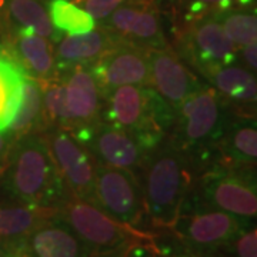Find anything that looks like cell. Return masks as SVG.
Returning a JSON list of instances; mask_svg holds the SVG:
<instances>
[{"mask_svg":"<svg viewBox=\"0 0 257 257\" xmlns=\"http://www.w3.org/2000/svg\"><path fill=\"white\" fill-rule=\"evenodd\" d=\"M213 163L257 167V119L234 116L213 152Z\"/></svg>","mask_w":257,"mask_h":257,"instance_id":"ffe728a7","label":"cell"},{"mask_svg":"<svg viewBox=\"0 0 257 257\" xmlns=\"http://www.w3.org/2000/svg\"><path fill=\"white\" fill-rule=\"evenodd\" d=\"M214 16L239 49L257 43V10L234 9L216 13Z\"/></svg>","mask_w":257,"mask_h":257,"instance_id":"4316f807","label":"cell"},{"mask_svg":"<svg viewBox=\"0 0 257 257\" xmlns=\"http://www.w3.org/2000/svg\"><path fill=\"white\" fill-rule=\"evenodd\" d=\"M72 2L83 10H86L94 20L100 22L127 0H72Z\"/></svg>","mask_w":257,"mask_h":257,"instance_id":"f1b7e54d","label":"cell"},{"mask_svg":"<svg viewBox=\"0 0 257 257\" xmlns=\"http://www.w3.org/2000/svg\"><path fill=\"white\" fill-rule=\"evenodd\" d=\"M26 73L10 60H0V130L9 127L18 110Z\"/></svg>","mask_w":257,"mask_h":257,"instance_id":"d4e9b609","label":"cell"},{"mask_svg":"<svg viewBox=\"0 0 257 257\" xmlns=\"http://www.w3.org/2000/svg\"><path fill=\"white\" fill-rule=\"evenodd\" d=\"M69 132L90 152L96 163L127 169L138 175L150 153L128 132L103 119Z\"/></svg>","mask_w":257,"mask_h":257,"instance_id":"30bf717a","label":"cell"},{"mask_svg":"<svg viewBox=\"0 0 257 257\" xmlns=\"http://www.w3.org/2000/svg\"><path fill=\"white\" fill-rule=\"evenodd\" d=\"M202 173L200 165L169 138L149 153L139 177L152 226L172 229Z\"/></svg>","mask_w":257,"mask_h":257,"instance_id":"6da1fadb","label":"cell"},{"mask_svg":"<svg viewBox=\"0 0 257 257\" xmlns=\"http://www.w3.org/2000/svg\"><path fill=\"white\" fill-rule=\"evenodd\" d=\"M0 60H10V62H13V57L10 55L9 49L5 46V43L2 40H0Z\"/></svg>","mask_w":257,"mask_h":257,"instance_id":"836d02e7","label":"cell"},{"mask_svg":"<svg viewBox=\"0 0 257 257\" xmlns=\"http://www.w3.org/2000/svg\"><path fill=\"white\" fill-rule=\"evenodd\" d=\"M0 251L19 257H92L93 253L64 221L49 219L26 236L0 243Z\"/></svg>","mask_w":257,"mask_h":257,"instance_id":"5bb4252c","label":"cell"},{"mask_svg":"<svg viewBox=\"0 0 257 257\" xmlns=\"http://www.w3.org/2000/svg\"><path fill=\"white\" fill-rule=\"evenodd\" d=\"M248 224L250 220L227 211L194 204L190 211L180 213L169 231H173L186 248L204 254L220 251Z\"/></svg>","mask_w":257,"mask_h":257,"instance_id":"ba28073f","label":"cell"},{"mask_svg":"<svg viewBox=\"0 0 257 257\" xmlns=\"http://www.w3.org/2000/svg\"><path fill=\"white\" fill-rule=\"evenodd\" d=\"M132 246H133V244H130V246H123V247H119V248H114V250L104 251V253H96V254H93L92 257H126L128 248L132 247Z\"/></svg>","mask_w":257,"mask_h":257,"instance_id":"d6a6232c","label":"cell"},{"mask_svg":"<svg viewBox=\"0 0 257 257\" xmlns=\"http://www.w3.org/2000/svg\"><path fill=\"white\" fill-rule=\"evenodd\" d=\"M63 177L72 197L94 204L96 160L67 128H49L40 133Z\"/></svg>","mask_w":257,"mask_h":257,"instance_id":"8fae6325","label":"cell"},{"mask_svg":"<svg viewBox=\"0 0 257 257\" xmlns=\"http://www.w3.org/2000/svg\"><path fill=\"white\" fill-rule=\"evenodd\" d=\"M15 138L10 135L8 130H0V170L5 165L6 159L9 156L10 149L13 146Z\"/></svg>","mask_w":257,"mask_h":257,"instance_id":"1f68e13d","label":"cell"},{"mask_svg":"<svg viewBox=\"0 0 257 257\" xmlns=\"http://www.w3.org/2000/svg\"><path fill=\"white\" fill-rule=\"evenodd\" d=\"M0 35H2V25H0ZM2 40V39H0Z\"/></svg>","mask_w":257,"mask_h":257,"instance_id":"f35d334b","label":"cell"},{"mask_svg":"<svg viewBox=\"0 0 257 257\" xmlns=\"http://www.w3.org/2000/svg\"><path fill=\"white\" fill-rule=\"evenodd\" d=\"M221 251L229 257H257V226L244 227Z\"/></svg>","mask_w":257,"mask_h":257,"instance_id":"83f0119b","label":"cell"},{"mask_svg":"<svg viewBox=\"0 0 257 257\" xmlns=\"http://www.w3.org/2000/svg\"><path fill=\"white\" fill-rule=\"evenodd\" d=\"M99 26L149 50L170 46L162 29L156 0H127L100 20Z\"/></svg>","mask_w":257,"mask_h":257,"instance_id":"4fadbf2b","label":"cell"},{"mask_svg":"<svg viewBox=\"0 0 257 257\" xmlns=\"http://www.w3.org/2000/svg\"><path fill=\"white\" fill-rule=\"evenodd\" d=\"M56 217L73 230L93 254L153 240L146 231L114 220L96 204L76 197L64 200L57 207Z\"/></svg>","mask_w":257,"mask_h":257,"instance_id":"52a82bcc","label":"cell"},{"mask_svg":"<svg viewBox=\"0 0 257 257\" xmlns=\"http://www.w3.org/2000/svg\"><path fill=\"white\" fill-rule=\"evenodd\" d=\"M43 119V84L40 80L25 76L19 107L9 127L6 128L15 140L30 133H40Z\"/></svg>","mask_w":257,"mask_h":257,"instance_id":"603a6c76","label":"cell"},{"mask_svg":"<svg viewBox=\"0 0 257 257\" xmlns=\"http://www.w3.org/2000/svg\"><path fill=\"white\" fill-rule=\"evenodd\" d=\"M49 13L55 28L67 35H82L96 28V20L70 0H50Z\"/></svg>","mask_w":257,"mask_h":257,"instance_id":"484cf974","label":"cell"},{"mask_svg":"<svg viewBox=\"0 0 257 257\" xmlns=\"http://www.w3.org/2000/svg\"><path fill=\"white\" fill-rule=\"evenodd\" d=\"M0 257H19V256H15V254H10V253H3V251H0Z\"/></svg>","mask_w":257,"mask_h":257,"instance_id":"8d00e7d4","label":"cell"},{"mask_svg":"<svg viewBox=\"0 0 257 257\" xmlns=\"http://www.w3.org/2000/svg\"><path fill=\"white\" fill-rule=\"evenodd\" d=\"M156 2H160V0H156Z\"/></svg>","mask_w":257,"mask_h":257,"instance_id":"ab89813d","label":"cell"},{"mask_svg":"<svg viewBox=\"0 0 257 257\" xmlns=\"http://www.w3.org/2000/svg\"><path fill=\"white\" fill-rule=\"evenodd\" d=\"M175 52L206 79L234 64L239 57V47L230 40L214 15L176 26Z\"/></svg>","mask_w":257,"mask_h":257,"instance_id":"8992f818","label":"cell"},{"mask_svg":"<svg viewBox=\"0 0 257 257\" xmlns=\"http://www.w3.org/2000/svg\"><path fill=\"white\" fill-rule=\"evenodd\" d=\"M43 84V119L40 133L49 128L62 127L72 130L74 126L72 113L67 107L66 87L60 79L42 82Z\"/></svg>","mask_w":257,"mask_h":257,"instance_id":"cb8c5ba5","label":"cell"},{"mask_svg":"<svg viewBox=\"0 0 257 257\" xmlns=\"http://www.w3.org/2000/svg\"><path fill=\"white\" fill-rule=\"evenodd\" d=\"M5 46L9 49L13 62L28 76L40 82L59 79L55 49L49 39L22 29L8 39Z\"/></svg>","mask_w":257,"mask_h":257,"instance_id":"e0dca14e","label":"cell"},{"mask_svg":"<svg viewBox=\"0 0 257 257\" xmlns=\"http://www.w3.org/2000/svg\"><path fill=\"white\" fill-rule=\"evenodd\" d=\"M196 204L227 211L237 217L257 219V167L213 163L194 187Z\"/></svg>","mask_w":257,"mask_h":257,"instance_id":"5b68a950","label":"cell"},{"mask_svg":"<svg viewBox=\"0 0 257 257\" xmlns=\"http://www.w3.org/2000/svg\"><path fill=\"white\" fill-rule=\"evenodd\" d=\"M239 56L241 57L243 63L247 66L250 70L257 73V43L250 46L240 47Z\"/></svg>","mask_w":257,"mask_h":257,"instance_id":"4dcf8cb0","label":"cell"},{"mask_svg":"<svg viewBox=\"0 0 257 257\" xmlns=\"http://www.w3.org/2000/svg\"><path fill=\"white\" fill-rule=\"evenodd\" d=\"M169 257H203V254H199L196 251H192L189 248H186V251L183 253H179V254H170Z\"/></svg>","mask_w":257,"mask_h":257,"instance_id":"d590c367","label":"cell"},{"mask_svg":"<svg viewBox=\"0 0 257 257\" xmlns=\"http://www.w3.org/2000/svg\"><path fill=\"white\" fill-rule=\"evenodd\" d=\"M94 204L114 220L139 229L146 217L143 189L138 173L96 163Z\"/></svg>","mask_w":257,"mask_h":257,"instance_id":"9c48e42d","label":"cell"},{"mask_svg":"<svg viewBox=\"0 0 257 257\" xmlns=\"http://www.w3.org/2000/svg\"><path fill=\"white\" fill-rule=\"evenodd\" d=\"M126 257H163V253L157 250L156 244L152 241H140L135 243L128 248Z\"/></svg>","mask_w":257,"mask_h":257,"instance_id":"f546056e","label":"cell"},{"mask_svg":"<svg viewBox=\"0 0 257 257\" xmlns=\"http://www.w3.org/2000/svg\"><path fill=\"white\" fill-rule=\"evenodd\" d=\"M0 193L5 200L40 207H59L72 197L40 133L13 142L0 170Z\"/></svg>","mask_w":257,"mask_h":257,"instance_id":"7a4b0ae2","label":"cell"},{"mask_svg":"<svg viewBox=\"0 0 257 257\" xmlns=\"http://www.w3.org/2000/svg\"><path fill=\"white\" fill-rule=\"evenodd\" d=\"M0 25L3 43L22 29H29L52 42L63 37V32L57 30L50 19L47 0H0Z\"/></svg>","mask_w":257,"mask_h":257,"instance_id":"ac0fdd59","label":"cell"},{"mask_svg":"<svg viewBox=\"0 0 257 257\" xmlns=\"http://www.w3.org/2000/svg\"><path fill=\"white\" fill-rule=\"evenodd\" d=\"M103 97L126 84L152 86L150 50L121 39L100 59L89 66Z\"/></svg>","mask_w":257,"mask_h":257,"instance_id":"7c38bea8","label":"cell"},{"mask_svg":"<svg viewBox=\"0 0 257 257\" xmlns=\"http://www.w3.org/2000/svg\"><path fill=\"white\" fill-rule=\"evenodd\" d=\"M56 213L57 207H40L0 200V243L26 236L42 223L53 219Z\"/></svg>","mask_w":257,"mask_h":257,"instance_id":"7402d4cb","label":"cell"},{"mask_svg":"<svg viewBox=\"0 0 257 257\" xmlns=\"http://www.w3.org/2000/svg\"><path fill=\"white\" fill-rule=\"evenodd\" d=\"M59 79L66 87L67 107L73 117V128L101 120L104 97L89 66H73L59 74Z\"/></svg>","mask_w":257,"mask_h":257,"instance_id":"2e32d148","label":"cell"},{"mask_svg":"<svg viewBox=\"0 0 257 257\" xmlns=\"http://www.w3.org/2000/svg\"><path fill=\"white\" fill-rule=\"evenodd\" d=\"M101 119L128 132L152 152L170 133L176 109L152 86L126 84L104 97Z\"/></svg>","mask_w":257,"mask_h":257,"instance_id":"3957f363","label":"cell"},{"mask_svg":"<svg viewBox=\"0 0 257 257\" xmlns=\"http://www.w3.org/2000/svg\"><path fill=\"white\" fill-rule=\"evenodd\" d=\"M121 37L111 33L101 26L82 35L63 36L55 49L56 64L59 74L77 64L92 66L107 50L116 46Z\"/></svg>","mask_w":257,"mask_h":257,"instance_id":"d6986e66","label":"cell"},{"mask_svg":"<svg viewBox=\"0 0 257 257\" xmlns=\"http://www.w3.org/2000/svg\"><path fill=\"white\" fill-rule=\"evenodd\" d=\"M237 116H248V117H256L257 119V104L256 106H251V107H247V109H243L240 110L239 113H236Z\"/></svg>","mask_w":257,"mask_h":257,"instance_id":"e575fe53","label":"cell"},{"mask_svg":"<svg viewBox=\"0 0 257 257\" xmlns=\"http://www.w3.org/2000/svg\"><path fill=\"white\" fill-rule=\"evenodd\" d=\"M234 116L229 101L214 87L204 86L176 109L175 124L167 138L189 153L204 172L213 162L216 143Z\"/></svg>","mask_w":257,"mask_h":257,"instance_id":"277c9868","label":"cell"},{"mask_svg":"<svg viewBox=\"0 0 257 257\" xmlns=\"http://www.w3.org/2000/svg\"><path fill=\"white\" fill-rule=\"evenodd\" d=\"M207 80L229 101L234 114L257 104V73L247 67L230 64Z\"/></svg>","mask_w":257,"mask_h":257,"instance_id":"44dd1931","label":"cell"},{"mask_svg":"<svg viewBox=\"0 0 257 257\" xmlns=\"http://www.w3.org/2000/svg\"><path fill=\"white\" fill-rule=\"evenodd\" d=\"M0 200H5V199H3V196H2V193H0Z\"/></svg>","mask_w":257,"mask_h":257,"instance_id":"74e56055","label":"cell"},{"mask_svg":"<svg viewBox=\"0 0 257 257\" xmlns=\"http://www.w3.org/2000/svg\"><path fill=\"white\" fill-rule=\"evenodd\" d=\"M150 70L152 87L175 109L206 86L184 64L172 46L150 50Z\"/></svg>","mask_w":257,"mask_h":257,"instance_id":"9a60e30c","label":"cell"}]
</instances>
